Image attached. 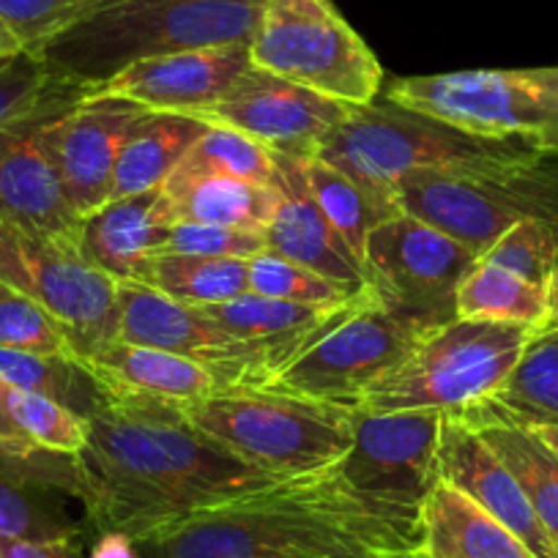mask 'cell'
Masks as SVG:
<instances>
[{
  "instance_id": "obj_8",
  "label": "cell",
  "mask_w": 558,
  "mask_h": 558,
  "mask_svg": "<svg viewBox=\"0 0 558 558\" xmlns=\"http://www.w3.org/2000/svg\"><path fill=\"white\" fill-rule=\"evenodd\" d=\"M250 61L351 107L375 101L384 83L375 52L331 0H266Z\"/></svg>"
},
{
  "instance_id": "obj_24",
  "label": "cell",
  "mask_w": 558,
  "mask_h": 558,
  "mask_svg": "<svg viewBox=\"0 0 558 558\" xmlns=\"http://www.w3.org/2000/svg\"><path fill=\"white\" fill-rule=\"evenodd\" d=\"M418 558H534L520 536L449 482L418 504Z\"/></svg>"
},
{
  "instance_id": "obj_43",
  "label": "cell",
  "mask_w": 558,
  "mask_h": 558,
  "mask_svg": "<svg viewBox=\"0 0 558 558\" xmlns=\"http://www.w3.org/2000/svg\"><path fill=\"white\" fill-rule=\"evenodd\" d=\"M85 558H143L132 536L121 534V531H101L96 542L90 545Z\"/></svg>"
},
{
  "instance_id": "obj_37",
  "label": "cell",
  "mask_w": 558,
  "mask_h": 558,
  "mask_svg": "<svg viewBox=\"0 0 558 558\" xmlns=\"http://www.w3.org/2000/svg\"><path fill=\"white\" fill-rule=\"evenodd\" d=\"M3 397L12 422L34 447L74 458L88 444V416L72 411L63 402L12 386H3Z\"/></svg>"
},
{
  "instance_id": "obj_12",
  "label": "cell",
  "mask_w": 558,
  "mask_h": 558,
  "mask_svg": "<svg viewBox=\"0 0 558 558\" xmlns=\"http://www.w3.org/2000/svg\"><path fill=\"white\" fill-rule=\"evenodd\" d=\"M116 340L203 364L222 386H263L279 369L268 348L239 340L219 329L203 310L137 282H118Z\"/></svg>"
},
{
  "instance_id": "obj_13",
  "label": "cell",
  "mask_w": 558,
  "mask_h": 558,
  "mask_svg": "<svg viewBox=\"0 0 558 558\" xmlns=\"http://www.w3.org/2000/svg\"><path fill=\"white\" fill-rule=\"evenodd\" d=\"M490 181L469 175L418 173L397 181L395 197L402 214L422 219L430 228L463 244L480 260L514 222L525 217H547L556 222L553 206H545L531 181Z\"/></svg>"
},
{
  "instance_id": "obj_28",
  "label": "cell",
  "mask_w": 558,
  "mask_h": 558,
  "mask_svg": "<svg viewBox=\"0 0 558 558\" xmlns=\"http://www.w3.org/2000/svg\"><path fill=\"white\" fill-rule=\"evenodd\" d=\"M206 129L195 116L148 110L123 143L110 201L159 190Z\"/></svg>"
},
{
  "instance_id": "obj_14",
  "label": "cell",
  "mask_w": 558,
  "mask_h": 558,
  "mask_svg": "<svg viewBox=\"0 0 558 558\" xmlns=\"http://www.w3.org/2000/svg\"><path fill=\"white\" fill-rule=\"evenodd\" d=\"M348 110L351 105L250 66L195 118L211 126L235 129L268 151L315 157Z\"/></svg>"
},
{
  "instance_id": "obj_15",
  "label": "cell",
  "mask_w": 558,
  "mask_h": 558,
  "mask_svg": "<svg viewBox=\"0 0 558 558\" xmlns=\"http://www.w3.org/2000/svg\"><path fill=\"white\" fill-rule=\"evenodd\" d=\"M146 112L121 96L85 94L41 123V140L80 219L110 203L121 148Z\"/></svg>"
},
{
  "instance_id": "obj_31",
  "label": "cell",
  "mask_w": 558,
  "mask_h": 558,
  "mask_svg": "<svg viewBox=\"0 0 558 558\" xmlns=\"http://www.w3.org/2000/svg\"><path fill=\"white\" fill-rule=\"evenodd\" d=\"M83 96V85L63 77L39 52L0 58V132L58 116Z\"/></svg>"
},
{
  "instance_id": "obj_29",
  "label": "cell",
  "mask_w": 558,
  "mask_h": 558,
  "mask_svg": "<svg viewBox=\"0 0 558 558\" xmlns=\"http://www.w3.org/2000/svg\"><path fill=\"white\" fill-rule=\"evenodd\" d=\"M545 315L547 288L534 286L529 279L487 260L474 263L454 296V318L463 320L529 326L539 335Z\"/></svg>"
},
{
  "instance_id": "obj_38",
  "label": "cell",
  "mask_w": 558,
  "mask_h": 558,
  "mask_svg": "<svg viewBox=\"0 0 558 558\" xmlns=\"http://www.w3.org/2000/svg\"><path fill=\"white\" fill-rule=\"evenodd\" d=\"M0 348L45 356H66L80 362L66 326L28 296L0 286Z\"/></svg>"
},
{
  "instance_id": "obj_10",
  "label": "cell",
  "mask_w": 558,
  "mask_h": 558,
  "mask_svg": "<svg viewBox=\"0 0 558 558\" xmlns=\"http://www.w3.org/2000/svg\"><path fill=\"white\" fill-rule=\"evenodd\" d=\"M0 286L56 315L80 362L116 340L118 282L85 260L80 235L34 233L0 222Z\"/></svg>"
},
{
  "instance_id": "obj_6",
  "label": "cell",
  "mask_w": 558,
  "mask_h": 558,
  "mask_svg": "<svg viewBox=\"0 0 558 558\" xmlns=\"http://www.w3.org/2000/svg\"><path fill=\"white\" fill-rule=\"evenodd\" d=\"M536 331L454 318L356 400L364 411L460 413L498 395Z\"/></svg>"
},
{
  "instance_id": "obj_7",
  "label": "cell",
  "mask_w": 558,
  "mask_h": 558,
  "mask_svg": "<svg viewBox=\"0 0 558 558\" xmlns=\"http://www.w3.org/2000/svg\"><path fill=\"white\" fill-rule=\"evenodd\" d=\"M386 101L476 137L520 143L536 157L558 159V66L402 77L389 85Z\"/></svg>"
},
{
  "instance_id": "obj_41",
  "label": "cell",
  "mask_w": 558,
  "mask_h": 558,
  "mask_svg": "<svg viewBox=\"0 0 558 558\" xmlns=\"http://www.w3.org/2000/svg\"><path fill=\"white\" fill-rule=\"evenodd\" d=\"M266 250V239L255 230L222 228V225L175 222L168 225L165 241L154 255H190V257H235L250 260ZM151 255V257H154Z\"/></svg>"
},
{
  "instance_id": "obj_21",
  "label": "cell",
  "mask_w": 558,
  "mask_h": 558,
  "mask_svg": "<svg viewBox=\"0 0 558 558\" xmlns=\"http://www.w3.org/2000/svg\"><path fill=\"white\" fill-rule=\"evenodd\" d=\"M45 121L0 132V222L34 233L80 235L83 219L74 214L41 140Z\"/></svg>"
},
{
  "instance_id": "obj_39",
  "label": "cell",
  "mask_w": 558,
  "mask_h": 558,
  "mask_svg": "<svg viewBox=\"0 0 558 558\" xmlns=\"http://www.w3.org/2000/svg\"><path fill=\"white\" fill-rule=\"evenodd\" d=\"M480 260L501 266L534 286L547 288L558 266V222L547 217H525L514 222Z\"/></svg>"
},
{
  "instance_id": "obj_33",
  "label": "cell",
  "mask_w": 558,
  "mask_h": 558,
  "mask_svg": "<svg viewBox=\"0 0 558 558\" xmlns=\"http://www.w3.org/2000/svg\"><path fill=\"white\" fill-rule=\"evenodd\" d=\"M274 159L268 148L255 143L246 134L228 126H211L192 143L173 173L165 179V184H181V181L195 179H241L255 181V184H271Z\"/></svg>"
},
{
  "instance_id": "obj_34",
  "label": "cell",
  "mask_w": 558,
  "mask_h": 558,
  "mask_svg": "<svg viewBox=\"0 0 558 558\" xmlns=\"http://www.w3.org/2000/svg\"><path fill=\"white\" fill-rule=\"evenodd\" d=\"M0 384L52 397L83 416L94 411L105 391L74 359L12 351V348H0Z\"/></svg>"
},
{
  "instance_id": "obj_47",
  "label": "cell",
  "mask_w": 558,
  "mask_h": 558,
  "mask_svg": "<svg viewBox=\"0 0 558 558\" xmlns=\"http://www.w3.org/2000/svg\"><path fill=\"white\" fill-rule=\"evenodd\" d=\"M23 41L17 39V34H14L12 28H9L3 20H0V58H9V56H17V52H23Z\"/></svg>"
},
{
  "instance_id": "obj_11",
  "label": "cell",
  "mask_w": 558,
  "mask_h": 558,
  "mask_svg": "<svg viewBox=\"0 0 558 558\" xmlns=\"http://www.w3.org/2000/svg\"><path fill=\"white\" fill-rule=\"evenodd\" d=\"M476 257L411 214L378 225L364 246L367 288L391 310L444 326L454 320V296Z\"/></svg>"
},
{
  "instance_id": "obj_42",
  "label": "cell",
  "mask_w": 558,
  "mask_h": 558,
  "mask_svg": "<svg viewBox=\"0 0 558 558\" xmlns=\"http://www.w3.org/2000/svg\"><path fill=\"white\" fill-rule=\"evenodd\" d=\"M0 558H85L80 536L69 539H0Z\"/></svg>"
},
{
  "instance_id": "obj_40",
  "label": "cell",
  "mask_w": 558,
  "mask_h": 558,
  "mask_svg": "<svg viewBox=\"0 0 558 558\" xmlns=\"http://www.w3.org/2000/svg\"><path fill=\"white\" fill-rule=\"evenodd\" d=\"M107 3L112 0H0V20L17 34L25 50L39 52L47 41Z\"/></svg>"
},
{
  "instance_id": "obj_32",
  "label": "cell",
  "mask_w": 558,
  "mask_h": 558,
  "mask_svg": "<svg viewBox=\"0 0 558 558\" xmlns=\"http://www.w3.org/2000/svg\"><path fill=\"white\" fill-rule=\"evenodd\" d=\"M146 286L190 307H211L250 291L246 260L235 257L154 255Z\"/></svg>"
},
{
  "instance_id": "obj_23",
  "label": "cell",
  "mask_w": 558,
  "mask_h": 558,
  "mask_svg": "<svg viewBox=\"0 0 558 558\" xmlns=\"http://www.w3.org/2000/svg\"><path fill=\"white\" fill-rule=\"evenodd\" d=\"M85 373L110 395L146 397V400L186 405L222 389L217 375L203 364L157 348L112 340L80 362Z\"/></svg>"
},
{
  "instance_id": "obj_26",
  "label": "cell",
  "mask_w": 558,
  "mask_h": 558,
  "mask_svg": "<svg viewBox=\"0 0 558 558\" xmlns=\"http://www.w3.org/2000/svg\"><path fill=\"white\" fill-rule=\"evenodd\" d=\"M359 296H362V293H359ZM351 302L335 304V307H315V304L279 302V299H268L260 296V293L246 291L244 296L239 299H230V302L197 310H203V313H206L219 329L228 331V335L268 348V351L277 356L279 369H282Z\"/></svg>"
},
{
  "instance_id": "obj_25",
  "label": "cell",
  "mask_w": 558,
  "mask_h": 558,
  "mask_svg": "<svg viewBox=\"0 0 558 558\" xmlns=\"http://www.w3.org/2000/svg\"><path fill=\"white\" fill-rule=\"evenodd\" d=\"M460 416L485 438L487 447L504 460L523 487L536 518L558 550V458L518 418L509 416L493 400L460 411Z\"/></svg>"
},
{
  "instance_id": "obj_3",
  "label": "cell",
  "mask_w": 558,
  "mask_h": 558,
  "mask_svg": "<svg viewBox=\"0 0 558 558\" xmlns=\"http://www.w3.org/2000/svg\"><path fill=\"white\" fill-rule=\"evenodd\" d=\"M359 184L395 195L397 181L418 173L523 181L542 175V157L520 143L487 140L395 101L348 110L315 154Z\"/></svg>"
},
{
  "instance_id": "obj_9",
  "label": "cell",
  "mask_w": 558,
  "mask_h": 558,
  "mask_svg": "<svg viewBox=\"0 0 558 558\" xmlns=\"http://www.w3.org/2000/svg\"><path fill=\"white\" fill-rule=\"evenodd\" d=\"M436 329L433 320L386 307L367 288L263 386L356 405L369 386L405 362Z\"/></svg>"
},
{
  "instance_id": "obj_4",
  "label": "cell",
  "mask_w": 558,
  "mask_h": 558,
  "mask_svg": "<svg viewBox=\"0 0 558 558\" xmlns=\"http://www.w3.org/2000/svg\"><path fill=\"white\" fill-rule=\"evenodd\" d=\"M266 0H112L47 41L39 56L85 94L148 58L250 45Z\"/></svg>"
},
{
  "instance_id": "obj_16",
  "label": "cell",
  "mask_w": 558,
  "mask_h": 558,
  "mask_svg": "<svg viewBox=\"0 0 558 558\" xmlns=\"http://www.w3.org/2000/svg\"><path fill=\"white\" fill-rule=\"evenodd\" d=\"M444 413L438 411H364L356 405L353 444L340 460L342 474L359 490L422 504L438 480V444Z\"/></svg>"
},
{
  "instance_id": "obj_1",
  "label": "cell",
  "mask_w": 558,
  "mask_h": 558,
  "mask_svg": "<svg viewBox=\"0 0 558 558\" xmlns=\"http://www.w3.org/2000/svg\"><path fill=\"white\" fill-rule=\"evenodd\" d=\"M88 427V444L74 454L77 501L99 534L140 539L277 482L203 436L173 402L101 391Z\"/></svg>"
},
{
  "instance_id": "obj_22",
  "label": "cell",
  "mask_w": 558,
  "mask_h": 558,
  "mask_svg": "<svg viewBox=\"0 0 558 558\" xmlns=\"http://www.w3.org/2000/svg\"><path fill=\"white\" fill-rule=\"evenodd\" d=\"M168 225L159 208V190L110 201L80 222L85 260L116 282L146 286L148 263L165 241Z\"/></svg>"
},
{
  "instance_id": "obj_44",
  "label": "cell",
  "mask_w": 558,
  "mask_h": 558,
  "mask_svg": "<svg viewBox=\"0 0 558 558\" xmlns=\"http://www.w3.org/2000/svg\"><path fill=\"white\" fill-rule=\"evenodd\" d=\"M0 444H28L23 438V433L17 430V425L12 422L7 411V397H3V384H0Z\"/></svg>"
},
{
  "instance_id": "obj_27",
  "label": "cell",
  "mask_w": 558,
  "mask_h": 558,
  "mask_svg": "<svg viewBox=\"0 0 558 558\" xmlns=\"http://www.w3.org/2000/svg\"><path fill=\"white\" fill-rule=\"evenodd\" d=\"M159 208L165 225L201 222L266 233L277 211V190L271 184L214 175V179L162 184Z\"/></svg>"
},
{
  "instance_id": "obj_30",
  "label": "cell",
  "mask_w": 558,
  "mask_h": 558,
  "mask_svg": "<svg viewBox=\"0 0 558 558\" xmlns=\"http://www.w3.org/2000/svg\"><path fill=\"white\" fill-rule=\"evenodd\" d=\"M304 165H307L310 190H313L318 206L324 208L326 219L362 263L369 233L378 225L402 214V208L397 206V197L391 192L359 184L356 179L340 173V170L331 168L318 157H307Z\"/></svg>"
},
{
  "instance_id": "obj_18",
  "label": "cell",
  "mask_w": 558,
  "mask_h": 558,
  "mask_svg": "<svg viewBox=\"0 0 558 558\" xmlns=\"http://www.w3.org/2000/svg\"><path fill=\"white\" fill-rule=\"evenodd\" d=\"M66 498H77L74 458L34 444H0V539L83 536Z\"/></svg>"
},
{
  "instance_id": "obj_2",
  "label": "cell",
  "mask_w": 558,
  "mask_h": 558,
  "mask_svg": "<svg viewBox=\"0 0 558 558\" xmlns=\"http://www.w3.org/2000/svg\"><path fill=\"white\" fill-rule=\"evenodd\" d=\"M143 558H418V504L359 490L337 460L134 539Z\"/></svg>"
},
{
  "instance_id": "obj_36",
  "label": "cell",
  "mask_w": 558,
  "mask_h": 558,
  "mask_svg": "<svg viewBox=\"0 0 558 558\" xmlns=\"http://www.w3.org/2000/svg\"><path fill=\"white\" fill-rule=\"evenodd\" d=\"M246 286L250 293H260V296L279 299V302L293 304H315V307H335V304H345L356 299L359 293L353 288L335 282V279L324 277V274L313 271L307 266L288 260V257L277 255V252H257L246 260Z\"/></svg>"
},
{
  "instance_id": "obj_46",
  "label": "cell",
  "mask_w": 558,
  "mask_h": 558,
  "mask_svg": "<svg viewBox=\"0 0 558 558\" xmlns=\"http://www.w3.org/2000/svg\"><path fill=\"white\" fill-rule=\"evenodd\" d=\"M518 422H520V418H518ZM520 425L529 427V430L534 433V436L539 438V441L545 444V447L550 449V452L558 458V425H550V422H520Z\"/></svg>"
},
{
  "instance_id": "obj_35",
  "label": "cell",
  "mask_w": 558,
  "mask_h": 558,
  "mask_svg": "<svg viewBox=\"0 0 558 558\" xmlns=\"http://www.w3.org/2000/svg\"><path fill=\"white\" fill-rule=\"evenodd\" d=\"M490 400L520 422L558 425V331L534 335L514 373Z\"/></svg>"
},
{
  "instance_id": "obj_20",
  "label": "cell",
  "mask_w": 558,
  "mask_h": 558,
  "mask_svg": "<svg viewBox=\"0 0 558 558\" xmlns=\"http://www.w3.org/2000/svg\"><path fill=\"white\" fill-rule=\"evenodd\" d=\"M438 480L474 498L485 512L520 536L534 558H558L556 545L536 518L520 482L460 413H444Z\"/></svg>"
},
{
  "instance_id": "obj_17",
  "label": "cell",
  "mask_w": 558,
  "mask_h": 558,
  "mask_svg": "<svg viewBox=\"0 0 558 558\" xmlns=\"http://www.w3.org/2000/svg\"><path fill=\"white\" fill-rule=\"evenodd\" d=\"M250 66V45L203 47L132 63L88 94L121 96L154 112L197 116Z\"/></svg>"
},
{
  "instance_id": "obj_5",
  "label": "cell",
  "mask_w": 558,
  "mask_h": 558,
  "mask_svg": "<svg viewBox=\"0 0 558 558\" xmlns=\"http://www.w3.org/2000/svg\"><path fill=\"white\" fill-rule=\"evenodd\" d=\"M190 425L252 469L286 480L326 469L353 444L356 405L266 386H222L179 405Z\"/></svg>"
},
{
  "instance_id": "obj_19",
  "label": "cell",
  "mask_w": 558,
  "mask_h": 558,
  "mask_svg": "<svg viewBox=\"0 0 558 558\" xmlns=\"http://www.w3.org/2000/svg\"><path fill=\"white\" fill-rule=\"evenodd\" d=\"M274 173L271 186L277 190V211L268 222L266 250L288 257V260L307 266L324 277L342 282L353 291H364L367 279L359 257L342 235L331 228L324 208L315 201L307 179V157L271 151Z\"/></svg>"
},
{
  "instance_id": "obj_45",
  "label": "cell",
  "mask_w": 558,
  "mask_h": 558,
  "mask_svg": "<svg viewBox=\"0 0 558 558\" xmlns=\"http://www.w3.org/2000/svg\"><path fill=\"white\" fill-rule=\"evenodd\" d=\"M542 331H558V266L553 268L550 282H547V315Z\"/></svg>"
}]
</instances>
